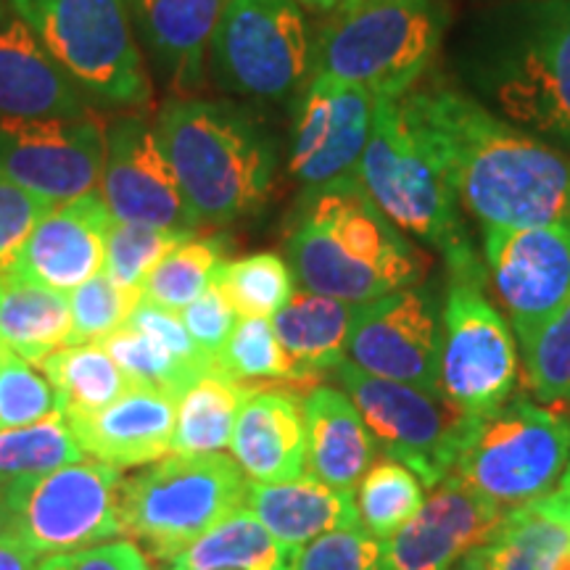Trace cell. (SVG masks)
<instances>
[{
	"instance_id": "cell-1",
	"label": "cell",
	"mask_w": 570,
	"mask_h": 570,
	"mask_svg": "<svg viewBox=\"0 0 570 570\" xmlns=\"http://www.w3.org/2000/svg\"><path fill=\"white\" fill-rule=\"evenodd\" d=\"M402 106L481 230L570 225V154L444 82L410 90Z\"/></svg>"
},
{
	"instance_id": "cell-2",
	"label": "cell",
	"mask_w": 570,
	"mask_h": 570,
	"mask_svg": "<svg viewBox=\"0 0 570 570\" xmlns=\"http://www.w3.org/2000/svg\"><path fill=\"white\" fill-rule=\"evenodd\" d=\"M285 262L304 291L352 304L396 294L425 275L423 256L356 175L304 190L285 238Z\"/></svg>"
},
{
	"instance_id": "cell-3",
	"label": "cell",
	"mask_w": 570,
	"mask_h": 570,
	"mask_svg": "<svg viewBox=\"0 0 570 570\" xmlns=\"http://www.w3.org/2000/svg\"><path fill=\"white\" fill-rule=\"evenodd\" d=\"M154 127L198 225L225 227L262 212L275 185L277 146L252 111L180 96L164 101Z\"/></svg>"
},
{
	"instance_id": "cell-4",
	"label": "cell",
	"mask_w": 570,
	"mask_h": 570,
	"mask_svg": "<svg viewBox=\"0 0 570 570\" xmlns=\"http://www.w3.org/2000/svg\"><path fill=\"white\" fill-rule=\"evenodd\" d=\"M470 75L494 114L570 154V0H515L489 13Z\"/></svg>"
},
{
	"instance_id": "cell-5",
	"label": "cell",
	"mask_w": 570,
	"mask_h": 570,
	"mask_svg": "<svg viewBox=\"0 0 570 570\" xmlns=\"http://www.w3.org/2000/svg\"><path fill=\"white\" fill-rule=\"evenodd\" d=\"M444 27V0H356L320 27L312 77L402 101L436 59Z\"/></svg>"
},
{
	"instance_id": "cell-6",
	"label": "cell",
	"mask_w": 570,
	"mask_h": 570,
	"mask_svg": "<svg viewBox=\"0 0 570 570\" xmlns=\"http://www.w3.org/2000/svg\"><path fill=\"white\" fill-rule=\"evenodd\" d=\"M362 188L399 230L446 256V267L475 262L460 202L402 101L375 98L373 127L356 167Z\"/></svg>"
},
{
	"instance_id": "cell-7",
	"label": "cell",
	"mask_w": 570,
	"mask_h": 570,
	"mask_svg": "<svg viewBox=\"0 0 570 570\" xmlns=\"http://www.w3.org/2000/svg\"><path fill=\"white\" fill-rule=\"evenodd\" d=\"M248 479L223 452L167 454L119 489V533L173 562L206 531L246 508Z\"/></svg>"
},
{
	"instance_id": "cell-8",
	"label": "cell",
	"mask_w": 570,
	"mask_h": 570,
	"mask_svg": "<svg viewBox=\"0 0 570 570\" xmlns=\"http://www.w3.org/2000/svg\"><path fill=\"white\" fill-rule=\"evenodd\" d=\"M570 462V417L529 399L475 415L452 479L504 512L525 508L558 487Z\"/></svg>"
},
{
	"instance_id": "cell-9",
	"label": "cell",
	"mask_w": 570,
	"mask_h": 570,
	"mask_svg": "<svg viewBox=\"0 0 570 570\" xmlns=\"http://www.w3.org/2000/svg\"><path fill=\"white\" fill-rule=\"evenodd\" d=\"M9 6L92 101L111 109L151 101L127 0H9Z\"/></svg>"
},
{
	"instance_id": "cell-10",
	"label": "cell",
	"mask_w": 570,
	"mask_h": 570,
	"mask_svg": "<svg viewBox=\"0 0 570 570\" xmlns=\"http://www.w3.org/2000/svg\"><path fill=\"white\" fill-rule=\"evenodd\" d=\"M487 265L449 267L441 306L439 394L468 415L502 407L518 383V344L497 306L483 296Z\"/></svg>"
},
{
	"instance_id": "cell-11",
	"label": "cell",
	"mask_w": 570,
	"mask_h": 570,
	"mask_svg": "<svg viewBox=\"0 0 570 570\" xmlns=\"http://www.w3.org/2000/svg\"><path fill=\"white\" fill-rule=\"evenodd\" d=\"M209 51L223 90L285 101L309 82L315 40L296 0H227Z\"/></svg>"
},
{
	"instance_id": "cell-12",
	"label": "cell",
	"mask_w": 570,
	"mask_h": 570,
	"mask_svg": "<svg viewBox=\"0 0 570 570\" xmlns=\"http://www.w3.org/2000/svg\"><path fill=\"white\" fill-rule=\"evenodd\" d=\"M122 470L80 460L42 475H19L6 487L9 529L40 558L71 554L119 537Z\"/></svg>"
},
{
	"instance_id": "cell-13",
	"label": "cell",
	"mask_w": 570,
	"mask_h": 570,
	"mask_svg": "<svg viewBox=\"0 0 570 570\" xmlns=\"http://www.w3.org/2000/svg\"><path fill=\"white\" fill-rule=\"evenodd\" d=\"M336 373L389 460L407 465L425 489H436L452 475L475 415H468L439 391L375 377L348 360Z\"/></svg>"
},
{
	"instance_id": "cell-14",
	"label": "cell",
	"mask_w": 570,
	"mask_h": 570,
	"mask_svg": "<svg viewBox=\"0 0 570 570\" xmlns=\"http://www.w3.org/2000/svg\"><path fill=\"white\" fill-rule=\"evenodd\" d=\"M101 198L114 223L196 235L198 219L185 202L173 164L151 119L122 114L104 130Z\"/></svg>"
},
{
	"instance_id": "cell-15",
	"label": "cell",
	"mask_w": 570,
	"mask_h": 570,
	"mask_svg": "<svg viewBox=\"0 0 570 570\" xmlns=\"http://www.w3.org/2000/svg\"><path fill=\"white\" fill-rule=\"evenodd\" d=\"M441 304L428 285L360 304L348 362L375 377L439 391Z\"/></svg>"
},
{
	"instance_id": "cell-16",
	"label": "cell",
	"mask_w": 570,
	"mask_h": 570,
	"mask_svg": "<svg viewBox=\"0 0 570 570\" xmlns=\"http://www.w3.org/2000/svg\"><path fill=\"white\" fill-rule=\"evenodd\" d=\"M104 130L96 119H0V175L48 204L96 190Z\"/></svg>"
},
{
	"instance_id": "cell-17",
	"label": "cell",
	"mask_w": 570,
	"mask_h": 570,
	"mask_svg": "<svg viewBox=\"0 0 570 570\" xmlns=\"http://www.w3.org/2000/svg\"><path fill=\"white\" fill-rule=\"evenodd\" d=\"M483 256L523 344L570 298V225L483 230Z\"/></svg>"
},
{
	"instance_id": "cell-18",
	"label": "cell",
	"mask_w": 570,
	"mask_h": 570,
	"mask_svg": "<svg viewBox=\"0 0 570 570\" xmlns=\"http://www.w3.org/2000/svg\"><path fill=\"white\" fill-rule=\"evenodd\" d=\"M375 96L327 77H309L298 96L288 173L304 190L356 175L373 127Z\"/></svg>"
},
{
	"instance_id": "cell-19",
	"label": "cell",
	"mask_w": 570,
	"mask_h": 570,
	"mask_svg": "<svg viewBox=\"0 0 570 570\" xmlns=\"http://www.w3.org/2000/svg\"><path fill=\"white\" fill-rule=\"evenodd\" d=\"M508 512L449 479L433 489L407 525L386 541L391 570H454L489 544Z\"/></svg>"
},
{
	"instance_id": "cell-20",
	"label": "cell",
	"mask_w": 570,
	"mask_h": 570,
	"mask_svg": "<svg viewBox=\"0 0 570 570\" xmlns=\"http://www.w3.org/2000/svg\"><path fill=\"white\" fill-rule=\"evenodd\" d=\"M111 225L114 217L96 190L56 204L32 230L13 269L71 294L104 269Z\"/></svg>"
},
{
	"instance_id": "cell-21",
	"label": "cell",
	"mask_w": 570,
	"mask_h": 570,
	"mask_svg": "<svg viewBox=\"0 0 570 570\" xmlns=\"http://www.w3.org/2000/svg\"><path fill=\"white\" fill-rule=\"evenodd\" d=\"M0 119H92L88 96L17 11L0 19Z\"/></svg>"
},
{
	"instance_id": "cell-22",
	"label": "cell",
	"mask_w": 570,
	"mask_h": 570,
	"mask_svg": "<svg viewBox=\"0 0 570 570\" xmlns=\"http://www.w3.org/2000/svg\"><path fill=\"white\" fill-rule=\"evenodd\" d=\"M177 399L164 391L130 386L96 412L67 415L85 454L111 468H140L167 458L177 425Z\"/></svg>"
},
{
	"instance_id": "cell-23",
	"label": "cell",
	"mask_w": 570,
	"mask_h": 570,
	"mask_svg": "<svg viewBox=\"0 0 570 570\" xmlns=\"http://www.w3.org/2000/svg\"><path fill=\"white\" fill-rule=\"evenodd\" d=\"M135 38L146 48L156 75L175 92L202 90L206 51L223 19L227 0H127Z\"/></svg>"
},
{
	"instance_id": "cell-24",
	"label": "cell",
	"mask_w": 570,
	"mask_h": 570,
	"mask_svg": "<svg viewBox=\"0 0 570 570\" xmlns=\"http://www.w3.org/2000/svg\"><path fill=\"white\" fill-rule=\"evenodd\" d=\"M230 452L254 483H281L304 475V396L294 389L254 391L235 420Z\"/></svg>"
},
{
	"instance_id": "cell-25",
	"label": "cell",
	"mask_w": 570,
	"mask_h": 570,
	"mask_svg": "<svg viewBox=\"0 0 570 570\" xmlns=\"http://www.w3.org/2000/svg\"><path fill=\"white\" fill-rule=\"evenodd\" d=\"M246 510L291 550H302L331 531L360 525L352 491L331 487L312 473L281 483L248 481Z\"/></svg>"
},
{
	"instance_id": "cell-26",
	"label": "cell",
	"mask_w": 570,
	"mask_h": 570,
	"mask_svg": "<svg viewBox=\"0 0 570 570\" xmlns=\"http://www.w3.org/2000/svg\"><path fill=\"white\" fill-rule=\"evenodd\" d=\"M306 468L320 481L352 491L375 465L377 444L346 391L315 386L304 394Z\"/></svg>"
},
{
	"instance_id": "cell-27",
	"label": "cell",
	"mask_w": 570,
	"mask_h": 570,
	"mask_svg": "<svg viewBox=\"0 0 570 570\" xmlns=\"http://www.w3.org/2000/svg\"><path fill=\"white\" fill-rule=\"evenodd\" d=\"M71 331L69 294L17 273L0 275V346L35 367L67 346Z\"/></svg>"
},
{
	"instance_id": "cell-28",
	"label": "cell",
	"mask_w": 570,
	"mask_h": 570,
	"mask_svg": "<svg viewBox=\"0 0 570 570\" xmlns=\"http://www.w3.org/2000/svg\"><path fill=\"white\" fill-rule=\"evenodd\" d=\"M360 304L294 291V296L273 317L275 336L306 375L336 370L348 360V338Z\"/></svg>"
},
{
	"instance_id": "cell-29",
	"label": "cell",
	"mask_w": 570,
	"mask_h": 570,
	"mask_svg": "<svg viewBox=\"0 0 570 570\" xmlns=\"http://www.w3.org/2000/svg\"><path fill=\"white\" fill-rule=\"evenodd\" d=\"M298 552L277 541L244 508L177 554L169 570H294Z\"/></svg>"
},
{
	"instance_id": "cell-30",
	"label": "cell",
	"mask_w": 570,
	"mask_h": 570,
	"mask_svg": "<svg viewBox=\"0 0 570 570\" xmlns=\"http://www.w3.org/2000/svg\"><path fill=\"white\" fill-rule=\"evenodd\" d=\"M254 391L259 389L233 381L217 367L206 373L177 404V425L169 454H212L230 446L235 420Z\"/></svg>"
},
{
	"instance_id": "cell-31",
	"label": "cell",
	"mask_w": 570,
	"mask_h": 570,
	"mask_svg": "<svg viewBox=\"0 0 570 570\" xmlns=\"http://www.w3.org/2000/svg\"><path fill=\"white\" fill-rule=\"evenodd\" d=\"M570 550V523L544 499L510 510L489 544L481 547L487 570H558Z\"/></svg>"
},
{
	"instance_id": "cell-32",
	"label": "cell",
	"mask_w": 570,
	"mask_h": 570,
	"mask_svg": "<svg viewBox=\"0 0 570 570\" xmlns=\"http://www.w3.org/2000/svg\"><path fill=\"white\" fill-rule=\"evenodd\" d=\"M38 370L51 383L63 415L96 412L132 386L101 344L61 346L40 362Z\"/></svg>"
},
{
	"instance_id": "cell-33",
	"label": "cell",
	"mask_w": 570,
	"mask_h": 570,
	"mask_svg": "<svg viewBox=\"0 0 570 570\" xmlns=\"http://www.w3.org/2000/svg\"><path fill=\"white\" fill-rule=\"evenodd\" d=\"M214 367L230 375L233 381L252 383V386L259 381L309 386V381L315 377L306 375L294 362V356L285 352L269 317H240L233 336L227 338L225 348L214 360Z\"/></svg>"
},
{
	"instance_id": "cell-34",
	"label": "cell",
	"mask_w": 570,
	"mask_h": 570,
	"mask_svg": "<svg viewBox=\"0 0 570 570\" xmlns=\"http://www.w3.org/2000/svg\"><path fill=\"white\" fill-rule=\"evenodd\" d=\"M227 302L240 317H275L294 296L296 277L288 262L273 252L223 262L214 273Z\"/></svg>"
},
{
	"instance_id": "cell-35",
	"label": "cell",
	"mask_w": 570,
	"mask_h": 570,
	"mask_svg": "<svg viewBox=\"0 0 570 570\" xmlns=\"http://www.w3.org/2000/svg\"><path fill=\"white\" fill-rule=\"evenodd\" d=\"M425 502V487L407 465L396 460H381L360 481L356 512L360 525L373 537L389 541L407 525Z\"/></svg>"
},
{
	"instance_id": "cell-36",
	"label": "cell",
	"mask_w": 570,
	"mask_h": 570,
	"mask_svg": "<svg viewBox=\"0 0 570 570\" xmlns=\"http://www.w3.org/2000/svg\"><path fill=\"white\" fill-rule=\"evenodd\" d=\"M85 460L63 412H51L38 423L0 431V479L42 475Z\"/></svg>"
},
{
	"instance_id": "cell-37",
	"label": "cell",
	"mask_w": 570,
	"mask_h": 570,
	"mask_svg": "<svg viewBox=\"0 0 570 570\" xmlns=\"http://www.w3.org/2000/svg\"><path fill=\"white\" fill-rule=\"evenodd\" d=\"M225 262V244L219 238H188L169 252L146 277L140 298L164 309L183 312L209 288L214 273Z\"/></svg>"
},
{
	"instance_id": "cell-38",
	"label": "cell",
	"mask_w": 570,
	"mask_h": 570,
	"mask_svg": "<svg viewBox=\"0 0 570 570\" xmlns=\"http://www.w3.org/2000/svg\"><path fill=\"white\" fill-rule=\"evenodd\" d=\"M101 346L111 354V360L117 362L132 386L164 391V394L175 396L177 402L204 377L196 370L185 367L180 360H175L159 341L135 331L127 323L109 338H104Z\"/></svg>"
},
{
	"instance_id": "cell-39",
	"label": "cell",
	"mask_w": 570,
	"mask_h": 570,
	"mask_svg": "<svg viewBox=\"0 0 570 570\" xmlns=\"http://www.w3.org/2000/svg\"><path fill=\"white\" fill-rule=\"evenodd\" d=\"M531 394L547 407H570V298L520 344Z\"/></svg>"
},
{
	"instance_id": "cell-40",
	"label": "cell",
	"mask_w": 570,
	"mask_h": 570,
	"mask_svg": "<svg viewBox=\"0 0 570 570\" xmlns=\"http://www.w3.org/2000/svg\"><path fill=\"white\" fill-rule=\"evenodd\" d=\"M188 238L194 235L159 230V227L148 225L114 223L109 240H106L104 273L122 288L140 294L142 283L154 273V267Z\"/></svg>"
},
{
	"instance_id": "cell-41",
	"label": "cell",
	"mask_w": 570,
	"mask_h": 570,
	"mask_svg": "<svg viewBox=\"0 0 570 570\" xmlns=\"http://www.w3.org/2000/svg\"><path fill=\"white\" fill-rule=\"evenodd\" d=\"M140 294L117 285L109 275L98 273L69 294L71 304V331L67 346L101 344L111 333H117L132 309L138 306Z\"/></svg>"
},
{
	"instance_id": "cell-42",
	"label": "cell",
	"mask_w": 570,
	"mask_h": 570,
	"mask_svg": "<svg viewBox=\"0 0 570 570\" xmlns=\"http://www.w3.org/2000/svg\"><path fill=\"white\" fill-rule=\"evenodd\" d=\"M51 412H59V404L48 377L19 354H6L0 365V431L38 423Z\"/></svg>"
},
{
	"instance_id": "cell-43",
	"label": "cell",
	"mask_w": 570,
	"mask_h": 570,
	"mask_svg": "<svg viewBox=\"0 0 570 570\" xmlns=\"http://www.w3.org/2000/svg\"><path fill=\"white\" fill-rule=\"evenodd\" d=\"M294 570H391L386 541L356 525L325 533L302 547Z\"/></svg>"
},
{
	"instance_id": "cell-44",
	"label": "cell",
	"mask_w": 570,
	"mask_h": 570,
	"mask_svg": "<svg viewBox=\"0 0 570 570\" xmlns=\"http://www.w3.org/2000/svg\"><path fill=\"white\" fill-rule=\"evenodd\" d=\"M51 209L53 204L42 202L0 175V275L17 267L32 230Z\"/></svg>"
},
{
	"instance_id": "cell-45",
	"label": "cell",
	"mask_w": 570,
	"mask_h": 570,
	"mask_svg": "<svg viewBox=\"0 0 570 570\" xmlns=\"http://www.w3.org/2000/svg\"><path fill=\"white\" fill-rule=\"evenodd\" d=\"M127 325H132L135 331L146 333V336H151L154 341H159V344L167 348L175 360H180L185 367L196 370V373L202 375L212 373L214 370L212 356L202 352L196 341L190 338V333L185 331L180 312L164 309L159 304H151L146 302V298H140L138 306L132 309L130 320H127Z\"/></svg>"
},
{
	"instance_id": "cell-46",
	"label": "cell",
	"mask_w": 570,
	"mask_h": 570,
	"mask_svg": "<svg viewBox=\"0 0 570 570\" xmlns=\"http://www.w3.org/2000/svg\"><path fill=\"white\" fill-rule=\"evenodd\" d=\"M180 320L185 331L190 333V338H194L198 348L209 354L212 360H217L219 352H223L227 344V338L233 336L235 325H238V315H235L230 302H227L223 291H219V285L214 281L194 304L185 306L180 312Z\"/></svg>"
},
{
	"instance_id": "cell-47",
	"label": "cell",
	"mask_w": 570,
	"mask_h": 570,
	"mask_svg": "<svg viewBox=\"0 0 570 570\" xmlns=\"http://www.w3.org/2000/svg\"><path fill=\"white\" fill-rule=\"evenodd\" d=\"M53 562L59 570H151L146 554L130 539L104 541L80 552L56 554Z\"/></svg>"
},
{
	"instance_id": "cell-48",
	"label": "cell",
	"mask_w": 570,
	"mask_h": 570,
	"mask_svg": "<svg viewBox=\"0 0 570 570\" xmlns=\"http://www.w3.org/2000/svg\"><path fill=\"white\" fill-rule=\"evenodd\" d=\"M42 560L38 552H32L24 541L0 533V570H40Z\"/></svg>"
},
{
	"instance_id": "cell-49",
	"label": "cell",
	"mask_w": 570,
	"mask_h": 570,
	"mask_svg": "<svg viewBox=\"0 0 570 570\" xmlns=\"http://www.w3.org/2000/svg\"><path fill=\"white\" fill-rule=\"evenodd\" d=\"M541 499L547 502V508H550L552 512H558L566 523H570V462H568L566 473H562L560 483L554 487V491H550V494L541 497Z\"/></svg>"
},
{
	"instance_id": "cell-50",
	"label": "cell",
	"mask_w": 570,
	"mask_h": 570,
	"mask_svg": "<svg viewBox=\"0 0 570 570\" xmlns=\"http://www.w3.org/2000/svg\"><path fill=\"white\" fill-rule=\"evenodd\" d=\"M298 6H304V9L309 11H317V13H336V11H344L348 6H354L356 0H296Z\"/></svg>"
},
{
	"instance_id": "cell-51",
	"label": "cell",
	"mask_w": 570,
	"mask_h": 570,
	"mask_svg": "<svg viewBox=\"0 0 570 570\" xmlns=\"http://www.w3.org/2000/svg\"><path fill=\"white\" fill-rule=\"evenodd\" d=\"M6 487H9V481L0 479V533H6V529H9V504H6Z\"/></svg>"
},
{
	"instance_id": "cell-52",
	"label": "cell",
	"mask_w": 570,
	"mask_h": 570,
	"mask_svg": "<svg viewBox=\"0 0 570 570\" xmlns=\"http://www.w3.org/2000/svg\"><path fill=\"white\" fill-rule=\"evenodd\" d=\"M454 570H487V568H483V560H481V550L470 552V554H468V558H465V560H462V562H460V566H458V568H454Z\"/></svg>"
},
{
	"instance_id": "cell-53",
	"label": "cell",
	"mask_w": 570,
	"mask_h": 570,
	"mask_svg": "<svg viewBox=\"0 0 570 570\" xmlns=\"http://www.w3.org/2000/svg\"><path fill=\"white\" fill-rule=\"evenodd\" d=\"M40 570H59V568H56V562H53V558H46V560H42V566H40Z\"/></svg>"
},
{
	"instance_id": "cell-54",
	"label": "cell",
	"mask_w": 570,
	"mask_h": 570,
	"mask_svg": "<svg viewBox=\"0 0 570 570\" xmlns=\"http://www.w3.org/2000/svg\"><path fill=\"white\" fill-rule=\"evenodd\" d=\"M11 11V6H9V0H0V19L6 17V13Z\"/></svg>"
},
{
	"instance_id": "cell-55",
	"label": "cell",
	"mask_w": 570,
	"mask_h": 570,
	"mask_svg": "<svg viewBox=\"0 0 570 570\" xmlns=\"http://www.w3.org/2000/svg\"><path fill=\"white\" fill-rule=\"evenodd\" d=\"M558 570H570V550L566 552V558H562V562H560V568Z\"/></svg>"
},
{
	"instance_id": "cell-56",
	"label": "cell",
	"mask_w": 570,
	"mask_h": 570,
	"mask_svg": "<svg viewBox=\"0 0 570 570\" xmlns=\"http://www.w3.org/2000/svg\"><path fill=\"white\" fill-rule=\"evenodd\" d=\"M6 354H9V348H6V346H0V365H3V360H6Z\"/></svg>"
}]
</instances>
